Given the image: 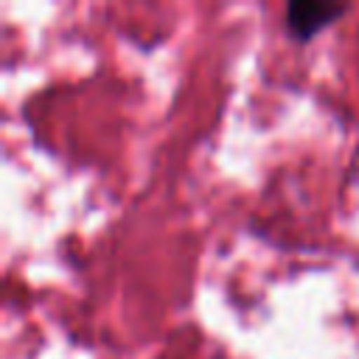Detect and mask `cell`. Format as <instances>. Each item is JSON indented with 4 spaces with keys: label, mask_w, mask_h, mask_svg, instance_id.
Returning a JSON list of instances; mask_svg holds the SVG:
<instances>
[{
    "label": "cell",
    "mask_w": 359,
    "mask_h": 359,
    "mask_svg": "<svg viewBox=\"0 0 359 359\" xmlns=\"http://www.w3.org/2000/svg\"><path fill=\"white\" fill-rule=\"evenodd\" d=\"M342 14H348V6H334V3H289L286 6V25H289V34H294L297 42H309L311 36H317L328 25H334Z\"/></svg>",
    "instance_id": "6da1fadb"
}]
</instances>
